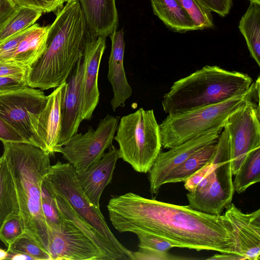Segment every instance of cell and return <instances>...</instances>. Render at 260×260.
Returning a JSON list of instances; mask_svg holds the SVG:
<instances>
[{
	"label": "cell",
	"mask_w": 260,
	"mask_h": 260,
	"mask_svg": "<svg viewBox=\"0 0 260 260\" xmlns=\"http://www.w3.org/2000/svg\"><path fill=\"white\" fill-rule=\"evenodd\" d=\"M107 208L110 222L119 233L148 234L177 248L238 255L236 235L224 214L211 215L133 192L112 197Z\"/></svg>",
	"instance_id": "cell-1"
},
{
	"label": "cell",
	"mask_w": 260,
	"mask_h": 260,
	"mask_svg": "<svg viewBox=\"0 0 260 260\" xmlns=\"http://www.w3.org/2000/svg\"><path fill=\"white\" fill-rule=\"evenodd\" d=\"M87 28L78 1L67 2L59 9L50 25L44 51L30 66L27 86L44 90L65 81L83 57Z\"/></svg>",
	"instance_id": "cell-2"
},
{
	"label": "cell",
	"mask_w": 260,
	"mask_h": 260,
	"mask_svg": "<svg viewBox=\"0 0 260 260\" xmlns=\"http://www.w3.org/2000/svg\"><path fill=\"white\" fill-rule=\"evenodd\" d=\"M3 144V155L14 182L25 233L48 252V229L41 199L43 178L51 165L50 154L28 143Z\"/></svg>",
	"instance_id": "cell-3"
},
{
	"label": "cell",
	"mask_w": 260,
	"mask_h": 260,
	"mask_svg": "<svg viewBox=\"0 0 260 260\" xmlns=\"http://www.w3.org/2000/svg\"><path fill=\"white\" fill-rule=\"evenodd\" d=\"M253 82L246 73L206 66L175 81L162 97V109L173 115L217 104L246 93Z\"/></svg>",
	"instance_id": "cell-4"
},
{
	"label": "cell",
	"mask_w": 260,
	"mask_h": 260,
	"mask_svg": "<svg viewBox=\"0 0 260 260\" xmlns=\"http://www.w3.org/2000/svg\"><path fill=\"white\" fill-rule=\"evenodd\" d=\"M253 101H259V77L246 93L188 112L168 115L159 124L161 147L170 149L219 127L230 115Z\"/></svg>",
	"instance_id": "cell-5"
},
{
	"label": "cell",
	"mask_w": 260,
	"mask_h": 260,
	"mask_svg": "<svg viewBox=\"0 0 260 260\" xmlns=\"http://www.w3.org/2000/svg\"><path fill=\"white\" fill-rule=\"evenodd\" d=\"M114 139L119 158L139 173L149 172L161 148L159 124L153 110L141 108L122 117Z\"/></svg>",
	"instance_id": "cell-6"
},
{
	"label": "cell",
	"mask_w": 260,
	"mask_h": 260,
	"mask_svg": "<svg viewBox=\"0 0 260 260\" xmlns=\"http://www.w3.org/2000/svg\"><path fill=\"white\" fill-rule=\"evenodd\" d=\"M43 185L50 195L64 197L78 214L112 242L128 260H134L133 251L124 247L114 236L100 207L93 205L85 194L72 165L60 161L50 165L44 177Z\"/></svg>",
	"instance_id": "cell-7"
},
{
	"label": "cell",
	"mask_w": 260,
	"mask_h": 260,
	"mask_svg": "<svg viewBox=\"0 0 260 260\" xmlns=\"http://www.w3.org/2000/svg\"><path fill=\"white\" fill-rule=\"evenodd\" d=\"M214 167L210 183L202 192L188 191V206L207 214L221 215L232 201L235 192L230 146L227 135L222 129L213 158Z\"/></svg>",
	"instance_id": "cell-8"
},
{
	"label": "cell",
	"mask_w": 260,
	"mask_h": 260,
	"mask_svg": "<svg viewBox=\"0 0 260 260\" xmlns=\"http://www.w3.org/2000/svg\"><path fill=\"white\" fill-rule=\"evenodd\" d=\"M119 119L118 116L107 114L95 130L90 127L84 134L76 133L58 147L55 152L61 153L77 173L84 170L100 159L112 145Z\"/></svg>",
	"instance_id": "cell-9"
},
{
	"label": "cell",
	"mask_w": 260,
	"mask_h": 260,
	"mask_svg": "<svg viewBox=\"0 0 260 260\" xmlns=\"http://www.w3.org/2000/svg\"><path fill=\"white\" fill-rule=\"evenodd\" d=\"M223 130L228 138L235 175L247 154L260 147L259 101L251 102L230 115Z\"/></svg>",
	"instance_id": "cell-10"
},
{
	"label": "cell",
	"mask_w": 260,
	"mask_h": 260,
	"mask_svg": "<svg viewBox=\"0 0 260 260\" xmlns=\"http://www.w3.org/2000/svg\"><path fill=\"white\" fill-rule=\"evenodd\" d=\"M59 215V227L48 228V251L51 260H110L85 233Z\"/></svg>",
	"instance_id": "cell-11"
},
{
	"label": "cell",
	"mask_w": 260,
	"mask_h": 260,
	"mask_svg": "<svg viewBox=\"0 0 260 260\" xmlns=\"http://www.w3.org/2000/svg\"><path fill=\"white\" fill-rule=\"evenodd\" d=\"M47 100L48 95L41 89L29 86L0 93V115L28 143L34 145L29 113L41 111Z\"/></svg>",
	"instance_id": "cell-12"
},
{
	"label": "cell",
	"mask_w": 260,
	"mask_h": 260,
	"mask_svg": "<svg viewBox=\"0 0 260 260\" xmlns=\"http://www.w3.org/2000/svg\"><path fill=\"white\" fill-rule=\"evenodd\" d=\"M66 81L48 95L44 108L38 113H29V120L34 145L50 154L59 146L61 103Z\"/></svg>",
	"instance_id": "cell-13"
},
{
	"label": "cell",
	"mask_w": 260,
	"mask_h": 260,
	"mask_svg": "<svg viewBox=\"0 0 260 260\" xmlns=\"http://www.w3.org/2000/svg\"><path fill=\"white\" fill-rule=\"evenodd\" d=\"M223 127H219L183 144L160 152L149 173L150 191L157 194L167 176L188 157L202 148L217 142Z\"/></svg>",
	"instance_id": "cell-14"
},
{
	"label": "cell",
	"mask_w": 260,
	"mask_h": 260,
	"mask_svg": "<svg viewBox=\"0 0 260 260\" xmlns=\"http://www.w3.org/2000/svg\"><path fill=\"white\" fill-rule=\"evenodd\" d=\"M105 48V38L88 35L83 55L84 68L81 86L83 120L91 118L99 102L98 75Z\"/></svg>",
	"instance_id": "cell-15"
},
{
	"label": "cell",
	"mask_w": 260,
	"mask_h": 260,
	"mask_svg": "<svg viewBox=\"0 0 260 260\" xmlns=\"http://www.w3.org/2000/svg\"><path fill=\"white\" fill-rule=\"evenodd\" d=\"M223 214L231 223L237 236V254L243 260L260 258V209L244 213L234 203Z\"/></svg>",
	"instance_id": "cell-16"
},
{
	"label": "cell",
	"mask_w": 260,
	"mask_h": 260,
	"mask_svg": "<svg viewBox=\"0 0 260 260\" xmlns=\"http://www.w3.org/2000/svg\"><path fill=\"white\" fill-rule=\"evenodd\" d=\"M83 57L79 60L66 80L61 103L59 146L77 133L82 118L81 86L83 73Z\"/></svg>",
	"instance_id": "cell-17"
},
{
	"label": "cell",
	"mask_w": 260,
	"mask_h": 260,
	"mask_svg": "<svg viewBox=\"0 0 260 260\" xmlns=\"http://www.w3.org/2000/svg\"><path fill=\"white\" fill-rule=\"evenodd\" d=\"M118 150L112 145L102 157L84 170L77 173L79 184L89 201L100 207V201L105 187L111 183L117 160Z\"/></svg>",
	"instance_id": "cell-18"
},
{
	"label": "cell",
	"mask_w": 260,
	"mask_h": 260,
	"mask_svg": "<svg viewBox=\"0 0 260 260\" xmlns=\"http://www.w3.org/2000/svg\"><path fill=\"white\" fill-rule=\"evenodd\" d=\"M111 52L108 61V80L113 93L111 101L112 109L125 106L126 101L131 96L133 90L129 84L124 68L125 41L122 28L114 31L110 36Z\"/></svg>",
	"instance_id": "cell-19"
},
{
	"label": "cell",
	"mask_w": 260,
	"mask_h": 260,
	"mask_svg": "<svg viewBox=\"0 0 260 260\" xmlns=\"http://www.w3.org/2000/svg\"><path fill=\"white\" fill-rule=\"evenodd\" d=\"M90 34L106 38L117 30L118 14L115 0H78Z\"/></svg>",
	"instance_id": "cell-20"
},
{
	"label": "cell",
	"mask_w": 260,
	"mask_h": 260,
	"mask_svg": "<svg viewBox=\"0 0 260 260\" xmlns=\"http://www.w3.org/2000/svg\"><path fill=\"white\" fill-rule=\"evenodd\" d=\"M60 215L75 224L109 258L110 260H128L112 242L78 214L63 197L51 195Z\"/></svg>",
	"instance_id": "cell-21"
},
{
	"label": "cell",
	"mask_w": 260,
	"mask_h": 260,
	"mask_svg": "<svg viewBox=\"0 0 260 260\" xmlns=\"http://www.w3.org/2000/svg\"><path fill=\"white\" fill-rule=\"evenodd\" d=\"M153 13L171 31L184 33L196 30L186 12L177 0H150Z\"/></svg>",
	"instance_id": "cell-22"
},
{
	"label": "cell",
	"mask_w": 260,
	"mask_h": 260,
	"mask_svg": "<svg viewBox=\"0 0 260 260\" xmlns=\"http://www.w3.org/2000/svg\"><path fill=\"white\" fill-rule=\"evenodd\" d=\"M50 25L41 26L35 23L20 42L11 60L30 66L44 51Z\"/></svg>",
	"instance_id": "cell-23"
},
{
	"label": "cell",
	"mask_w": 260,
	"mask_h": 260,
	"mask_svg": "<svg viewBox=\"0 0 260 260\" xmlns=\"http://www.w3.org/2000/svg\"><path fill=\"white\" fill-rule=\"evenodd\" d=\"M251 56L260 67V4L250 3L239 24Z\"/></svg>",
	"instance_id": "cell-24"
},
{
	"label": "cell",
	"mask_w": 260,
	"mask_h": 260,
	"mask_svg": "<svg viewBox=\"0 0 260 260\" xmlns=\"http://www.w3.org/2000/svg\"><path fill=\"white\" fill-rule=\"evenodd\" d=\"M19 213L14 182L7 161L0 157V228L11 216Z\"/></svg>",
	"instance_id": "cell-25"
},
{
	"label": "cell",
	"mask_w": 260,
	"mask_h": 260,
	"mask_svg": "<svg viewBox=\"0 0 260 260\" xmlns=\"http://www.w3.org/2000/svg\"><path fill=\"white\" fill-rule=\"evenodd\" d=\"M217 143L206 146L191 155L167 176L164 181V184L184 182L209 162L214 156L217 148Z\"/></svg>",
	"instance_id": "cell-26"
},
{
	"label": "cell",
	"mask_w": 260,
	"mask_h": 260,
	"mask_svg": "<svg viewBox=\"0 0 260 260\" xmlns=\"http://www.w3.org/2000/svg\"><path fill=\"white\" fill-rule=\"evenodd\" d=\"M233 181L235 192L241 193L260 181V147L249 151L235 174Z\"/></svg>",
	"instance_id": "cell-27"
},
{
	"label": "cell",
	"mask_w": 260,
	"mask_h": 260,
	"mask_svg": "<svg viewBox=\"0 0 260 260\" xmlns=\"http://www.w3.org/2000/svg\"><path fill=\"white\" fill-rule=\"evenodd\" d=\"M43 13L38 9L18 7L10 16L0 23V43L34 25Z\"/></svg>",
	"instance_id": "cell-28"
},
{
	"label": "cell",
	"mask_w": 260,
	"mask_h": 260,
	"mask_svg": "<svg viewBox=\"0 0 260 260\" xmlns=\"http://www.w3.org/2000/svg\"><path fill=\"white\" fill-rule=\"evenodd\" d=\"M192 20L197 30L214 27L210 11L199 0H177Z\"/></svg>",
	"instance_id": "cell-29"
},
{
	"label": "cell",
	"mask_w": 260,
	"mask_h": 260,
	"mask_svg": "<svg viewBox=\"0 0 260 260\" xmlns=\"http://www.w3.org/2000/svg\"><path fill=\"white\" fill-rule=\"evenodd\" d=\"M7 251L25 254L35 260H51L49 253L25 233L9 246Z\"/></svg>",
	"instance_id": "cell-30"
},
{
	"label": "cell",
	"mask_w": 260,
	"mask_h": 260,
	"mask_svg": "<svg viewBox=\"0 0 260 260\" xmlns=\"http://www.w3.org/2000/svg\"><path fill=\"white\" fill-rule=\"evenodd\" d=\"M25 233L24 226L19 213L6 220L0 228V240L8 247Z\"/></svg>",
	"instance_id": "cell-31"
},
{
	"label": "cell",
	"mask_w": 260,
	"mask_h": 260,
	"mask_svg": "<svg viewBox=\"0 0 260 260\" xmlns=\"http://www.w3.org/2000/svg\"><path fill=\"white\" fill-rule=\"evenodd\" d=\"M42 208L48 228L58 229L61 223L60 216L53 197L42 184Z\"/></svg>",
	"instance_id": "cell-32"
},
{
	"label": "cell",
	"mask_w": 260,
	"mask_h": 260,
	"mask_svg": "<svg viewBox=\"0 0 260 260\" xmlns=\"http://www.w3.org/2000/svg\"><path fill=\"white\" fill-rule=\"evenodd\" d=\"M30 71V67L13 60L0 61V77L15 78L26 83Z\"/></svg>",
	"instance_id": "cell-33"
},
{
	"label": "cell",
	"mask_w": 260,
	"mask_h": 260,
	"mask_svg": "<svg viewBox=\"0 0 260 260\" xmlns=\"http://www.w3.org/2000/svg\"><path fill=\"white\" fill-rule=\"evenodd\" d=\"M136 235L139 239L140 249L169 252L170 249L176 247L172 243L156 236L143 233Z\"/></svg>",
	"instance_id": "cell-34"
},
{
	"label": "cell",
	"mask_w": 260,
	"mask_h": 260,
	"mask_svg": "<svg viewBox=\"0 0 260 260\" xmlns=\"http://www.w3.org/2000/svg\"><path fill=\"white\" fill-rule=\"evenodd\" d=\"M32 26L8 37L0 43V61L11 60L19 44L30 31Z\"/></svg>",
	"instance_id": "cell-35"
},
{
	"label": "cell",
	"mask_w": 260,
	"mask_h": 260,
	"mask_svg": "<svg viewBox=\"0 0 260 260\" xmlns=\"http://www.w3.org/2000/svg\"><path fill=\"white\" fill-rule=\"evenodd\" d=\"M19 7L38 9L43 13L55 12L63 7L62 0H12Z\"/></svg>",
	"instance_id": "cell-36"
},
{
	"label": "cell",
	"mask_w": 260,
	"mask_h": 260,
	"mask_svg": "<svg viewBox=\"0 0 260 260\" xmlns=\"http://www.w3.org/2000/svg\"><path fill=\"white\" fill-rule=\"evenodd\" d=\"M0 140L2 142L28 143L27 141L21 135V134L1 115Z\"/></svg>",
	"instance_id": "cell-37"
},
{
	"label": "cell",
	"mask_w": 260,
	"mask_h": 260,
	"mask_svg": "<svg viewBox=\"0 0 260 260\" xmlns=\"http://www.w3.org/2000/svg\"><path fill=\"white\" fill-rule=\"evenodd\" d=\"M134 260H175L188 259L172 255L169 252L140 249L133 252Z\"/></svg>",
	"instance_id": "cell-38"
},
{
	"label": "cell",
	"mask_w": 260,
	"mask_h": 260,
	"mask_svg": "<svg viewBox=\"0 0 260 260\" xmlns=\"http://www.w3.org/2000/svg\"><path fill=\"white\" fill-rule=\"evenodd\" d=\"M210 11L222 17L226 16L233 6L232 0H199Z\"/></svg>",
	"instance_id": "cell-39"
},
{
	"label": "cell",
	"mask_w": 260,
	"mask_h": 260,
	"mask_svg": "<svg viewBox=\"0 0 260 260\" xmlns=\"http://www.w3.org/2000/svg\"><path fill=\"white\" fill-rule=\"evenodd\" d=\"M214 167V164L212 159L184 182L185 188L188 191H193L198 183L213 169Z\"/></svg>",
	"instance_id": "cell-40"
},
{
	"label": "cell",
	"mask_w": 260,
	"mask_h": 260,
	"mask_svg": "<svg viewBox=\"0 0 260 260\" xmlns=\"http://www.w3.org/2000/svg\"><path fill=\"white\" fill-rule=\"evenodd\" d=\"M26 86H28L26 83L16 79L0 77V93L18 90Z\"/></svg>",
	"instance_id": "cell-41"
},
{
	"label": "cell",
	"mask_w": 260,
	"mask_h": 260,
	"mask_svg": "<svg viewBox=\"0 0 260 260\" xmlns=\"http://www.w3.org/2000/svg\"><path fill=\"white\" fill-rule=\"evenodd\" d=\"M18 7L12 0H0V23L10 16Z\"/></svg>",
	"instance_id": "cell-42"
},
{
	"label": "cell",
	"mask_w": 260,
	"mask_h": 260,
	"mask_svg": "<svg viewBox=\"0 0 260 260\" xmlns=\"http://www.w3.org/2000/svg\"><path fill=\"white\" fill-rule=\"evenodd\" d=\"M208 259H243L239 255L233 253L216 254L212 256L207 258Z\"/></svg>",
	"instance_id": "cell-43"
},
{
	"label": "cell",
	"mask_w": 260,
	"mask_h": 260,
	"mask_svg": "<svg viewBox=\"0 0 260 260\" xmlns=\"http://www.w3.org/2000/svg\"><path fill=\"white\" fill-rule=\"evenodd\" d=\"M8 252V255L7 259H12V260H28L33 259L35 260L33 257L27 255L25 254L20 253H13L12 252Z\"/></svg>",
	"instance_id": "cell-44"
},
{
	"label": "cell",
	"mask_w": 260,
	"mask_h": 260,
	"mask_svg": "<svg viewBox=\"0 0 260 260\" xmlns=\"http://www.w3.org/2000/svg\"><path fill=\"white\" fill-rule=\"evenodd\" d=\"M8 255V251L0 248V260L7 259Z\"/></svg>",
	"instance_id": "cell-45"
},
{
	"label": "cell",
	"mask_w": 260,
	"mask_h": 260,
	"mask_svg": "<svg viewBox=\"0 0 260 260\" xmlns=\"http://www.w3.org/2000/svg\"><path fill=\"white\" fill-rule=\"evenodd\" d=\"M250 3H256L257 4H260V0H249Z\"/></svg>",
	"instance_id": "cell-46"
},
{
	"label": "cell",
	"mask_w": 260,
	"mask_h": 260,
	"mask_svg": "<svg viewBox=\"0 0 260 260\" xmlns=\"http://www.w3.org/2000/svg\"><path fill=\"white\" fill-rule=\"evenodd\" d=\"M64 3L65 2H68L69 1H78V0H62Z\"/></svg>",
	"instance_id": "cell-47"
}]
</instances>
